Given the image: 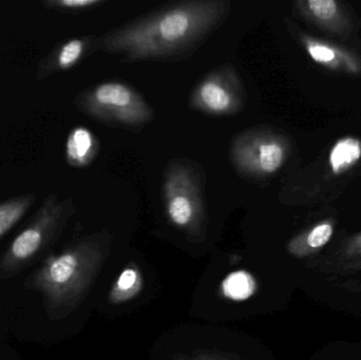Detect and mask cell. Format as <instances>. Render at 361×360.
<instances>
[{
  "mask_svg": "<svg viewBox=\"0 0 361 360\" xmlns=\"http://www.w3.org/2000/svg\"><path fill=\"white\" fill-rule=\"evenodd\" d=\"M97 49H99V37L95 35L78 36L56 44L40 59L35 80L42 82L54 74L73 69Z\"/></svg>",
  "mask_w": 361,
  "mask_h": 360,
  "instance_id": "cell-11",
  "label": "cell"
},
{
  "mask_svg": "<svg viewBox=\"0 0 361 360\" xmlns=\"http://www.w3.org/2000/svg\"><path fill=\"white\" fill-rule=\"evenodd\" d=\"M74 211L71 198L61 200L59 194H49L0 257V278H11L33 263L57 240Z\"/></svg>",
  "mask_w": 361,
  "mask_h": 360,
  "instance_id": "cell-4",
  "label": "cell"
},
{
  "mask_svg": "<svg viewBox=\"0 0 361 360\" xmlns=\"http://www.w3.org/2000/svg\"><path fill=\"white\" fill-rule=\"evenodd\" d=\"M80 111L108 124L139 127L152 118V109L137 90L121 82H106L80 92L74 99Z\"/></svg>",
  "mask_w": 361,
  "mask_h": 360,
  "instance_id": "cell-6",
  "label": "cell"
},
{
  "mask_svg": "<svg viewBox=\"0 0 361 360\" xmlns=\"http://www.w3.org/2000/svg\"><path fill=\"white\" fill-rule=\"evenodd\" d=\"M293 12L301 20L338 39H350L357 32L353 12L338 0H296Z\"/></svg>",
  "mask_w": 361,
  "mask_h": 360,
  "instance_id": "cell-10",
  "label": "cell"
},
{
  "mask_svg": "<svg viewBox=\"0 0 361 360\" xmlns=\"http://www.w3.org/2000/svg\"><path fill=\"white\" fill-rule=\"evenodd\" d=\"M144 278L141 271L135 264H129L118 275L109 293V300L114 304H123L139 295L143 289Z\"/></svg>",
  "mask_w": 361,
  "mask_h": 360,
  "instance_id": "cell-14",
  "label": "cell"
},
{
  "mask_svg": "<svg viewBox=\"0 0 361 360\" xmlns=\"http://www.w3.org/2000/svg\"><path fill=\"white\" fill-rule=\"evenodd\" d=\"M223 296L227 299L246 300L257 291V281L250 273L238 271L228 275L221 285Z\"/></svg>",
  "mask_w": 361,
  "mask_h": 360,
  "instance_id": "cell-16",
  "label": "cell"
},
{
  "mask_svg": "<svg viewBox=\"0 0 361 360\" xmlns=\"http://www.w3.org/2000/svg\"><path fill=\"white\" fill-rule=\"evenodd\" d=\"M227 0L178 2L99 37V49L129 61H165L195 50L228 16Z\"/></svg>",
  "mask_w": 361,
  "mask_h": 360,
  "instance_id": "cell-1",
  "label": "cell"
},
{
  "mask_svg": "<svg viewBox=\"0 0 361 360\" xmlns=\"http://www.w3.org/2000/svg\"><path fill=\"white\" fill-rule=\"evenodd\" d=\"M290 35L300 44L307 56L320 67L348 76H361V52L351 46L303 31L294 21L286 19Z\"/></svg>",
  "mask_w": 361,
  "mask_h": 360,
  "instance_id": "cell-9",
  "label": "cell"
},
{
  "mask_svg": "<svg viewBox=\"0 0 361 360\" xmlns=\"http://www.w3.org/2000/svg\"><path fill=\"white\" fill-rule=\"evenodd\" d=\"M177 360H231L220 354L210 352L193 353L188 356H180Z\"/></svg>",
  "mask_w": 361,
  "mask_h": 360,
  "instance_id": "cell-19",
  "label": "cell"
},
{
  "mask_svg": "<svg viewBox=\"0 0 361 360\" xmlns=\"http://www.w3.org/2000/svg\"><path fill=\"white\" fill-rule=\"evenodd\" d=\"M354 271H360V272H361V266H358V268H355V270H354Z\"/></svg>",
  "mask_w": 361,
  "mask_h": 360,
  "instance_id": "cell-20",
  "label": "cell"
},
{
  "mask_svg": "<svg viewBox=\"0 0 361 360\" xmlns=\"http://www.w3.org/2000/svg\"><path fill=\"white\" fill-rule=\"evenodd\" d=\"M36 200V194L27 192L0 202V239L23 220Z\"/></svg>",
  "mask_w": 361,
  "mask_h": 360,
  "instance_id": "cell-15",
  "label": "cell"
},
{
  "mask_svg": "<svg viewBox=\"0 0 361 360\" xmlns=\"http://www.w3.org/2000/svg\"><path fill=\"white\" fill-rule=\"evenodd\" d=\"M244 104L243 82L231 65L221 66L204 76L189 97L192 109L209 116H235Z\"/></svg>",
  "mask_w": 361,
  "mask_h": 360,
  "instance_id": "cell-8",
  "label": "cell"
},
{
  "mask_svg": "<svg viewBox=\"0 0 361 360\" xmlns=\"http://www.w3.org/2000/svg\"><path fill=\"white\" fill-rule=\"evenodd\" d=\"M337 223L338 220L335 216L318 220L293 237L286 244V251L297 259H305L316 255L332 240Z\"/></svg>",
  "mask_w": 361,
  "mask_h": 360,
  "instance_id": "cell-12",
  "label": "cell"
},
{
  "mask_svg": "<svg viewBox=\"0 0 361 360\" xmlns=\"http://www.w3.org/2000/svg\"><path fill=\"white\" fill-rule=\"evenodd\" d=\"M104 4H105L104 0H44L42 1V6L47 10L68 13L91 10Z\"/></svg>",
  "mask_w": 361,
  "mask_h": 360,
  "instance_id": "cell-18",
  "label": "cell"
},
{
  "mask_svg": "<svg viewBox=\"0 0 361 360\" xmlns=\"http://www.w3.org/2000/svg\"><path fill=\"white\" fill-rule=\"evenodd\" d=\"M108 245L107 235L84 237L61 253L49 255L27 277L25 289L42 295L49 319L65 318L80 306L103 266Z\"/></svg>",
  "mask_w": 361,
  "mask_h": 360,
  "instance_id": "cell-2",
  "label": "cell"
},
{
  "mask_svg": "<svg viewBox=\"0 0 361 360\" xmlns=\"http://www.w3.org/2000/svg\"><path fill=\"white\" fill-rule=\"evenodd\" d=\"M361 175V139L345 135L297 173L284 190L288 204L329 205Z\"/></svg>",
  "mask_w": 361,
  "mask_h": 360,
  "instance_id": "cell-3",
  "label": "cell"
},
{
  "mask_svg": "<svg viewBox=\"0 0 361 360\" xmlns=\"http://www.w3.org/2000/svg\"><path fill=\"white\" fill-rule=\"evenodd\" d=\"M99 150L97 137L86 127H75L66 142V161L74 168H82L94 161Z\"/></svg>",
  "mask_w": 361,
  "mask_h": 360,
  "instance_id": "cell-13",
  "label": "cell"
},
{
  "mask_svg": "<svg viewBox=\"0 0 361 360\" xmlns=\"http://www.w3.org/2000/svg\"><path fill=\"white\" fill-rule=\"evenodd\" d=\"M338 258L343 270L354 271L361 266V232L343 241Z\"/></svg>",
  "mask_w": 361,
  "mask_h": 360,
  "instance_id": "cell-17",
  "label": "cell"
},
{
  "mask_svg": "<svg viewBox=\"0 0 361 360\" xmlns=\"http://www.w3.org/2000/svg\"><path fill=\"white\" fill-rule=\"evenodd\" d=\"M202 180L197 169L184 160L167 165L163 180L165 215L178 230L197 236L205 221Z\"/></svg>",
  "mask_w": 361,
  "mask_h": 360,
  "instance_id": "cell-5",
  "label": "cell"
},
{
  "mask_svg": "<svg viewBox=\"0 0 361 360\" xmlns=\"http://www.w3.org/2000/svg\"><path fill=\"white\" fill-rule=\"evenodd\" d=\"M292 142L271 128H254L240 133L231 145V161L238 173L252 179L273 177L288 162Z\"/></svg>",
  "mask_w": 361,
  "mask_h": 360,
  "instance_id": "cell-7",
  "label": "cell"
}]
</instances>
